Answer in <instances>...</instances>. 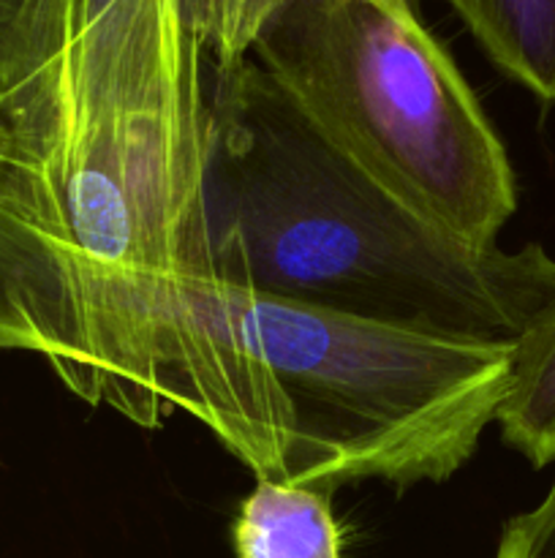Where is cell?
<instances>
[{
	"mask_svg": "<svg viewBox=\"0 0 555 558\" xmlns=\"http://www.w3.org/2000/svg\"><path fill=\"white\" fill-rule=\"evenodd\" d=\"M201 63L194 36L0 44V352L139 428L188 414L283 483L292 414L212 265Z\"/></svg>",
	"mask_w": 555,
	"mask_h": 558,
	"instance_id": "cell-1",
	"label": "cell"
},
{
	"mask_svg": "<svg viewBox=\"0 0 555 558\" xmlns=\"http://www.w3.org/2000/svg\"><path fill=\"white\" fill-rule=\"evenodd\" d=\"M205 207L229 289L381 325L515 343L555 294V259L460 243L321 140L254 58L207 82Z\"/></svg>",
	"mask_w": 555,
	"mask_h": 558,
	"instance_id": "cell-2",
	"label": "cell"
},
{
	"mask_svg": "<svg viewBox=\"0 0 555 558\" xmlns=\"http://www.w3.org/2000/svg\"><path fill=\"white\" fill-rule=\"evenodd\" d=\"M250 54L326 145L414 216L495 245L517 210L509 156L408 0H292Z\"/></svg>",
	"mask_w": 555,
	"mask_h": 558,
	"instance_id": "cell-3",
	"label": "cell"
},
{
	"mask_svg": "<svg viewBox=\"0 0 555 558\" xmlns=\"http://www.w3.org/2000/svg\"><path fill=\"white\" fill-rule=\"evenodd\" d=\"M223 287V283H221ZM229 322L292 414L283 483H446L495 423L511 343L468 341L223 287Z\"/></svg>",
	"mask_w": 555,
	"mask_h": 558,
	"instance_id": "cell-4",
	"label": "cell"
},
{
	"mask_svg": "<svg viewBox=\"0 0 555 558\" xmlns=\"http://www.w3.org/2000/svg\"><path fill=\"white\" fill-rule=\"evenodd\" d=\"M332 496L305 485L256 480L232 523L237 558H343Z\"/></svg>",
	"mask_w": 555,
	"mask_h": 558,
	"instance_id": "cell-5",
	"label": "cell"
},
{
	"mask_svg": "<svg viewBox=\"0 0 555 558\" xmlns=\"http://www.w3.org/2000/svg\"><path fill=\"white\" fill-rule=\"evenodd\" d=\"M495 423L533 469L555 463V294L511 343L509 387Z\"/></svg>",
	"mask_w": 555,
	"mask_h": 558,
	"instance_id": "cell-6",
	"label": "cell"
},
{
	"mask_svg": "<svg viewBox=\"0 0 555 558\" xmlns=\"http://www.w3.org/2000/svg\"><path fill=\"white\" fill-rule=\"evenodd\" d=\"M501 71L555 101V0H444Z\"/></svg>",
	"mask_w": 555,
	"mask_h": 558,
	"instance_id": "cell-7",
	"label": "cell"
},
{
	"mask_svg": "<svg viewBox=\"0 0 555 558\" xmlns=\"http://www.w3.org/2000/svg\"><path fill=\"white\" fill-rule=\"evenodd\" d=\"M292 0H180L185 22L212 65L248 58L267 22Z\"/></svg>",
	"mask_w": 555,
	"mask_h": 558,
	"instance_id": "cell-8",
	"label": "cell"
},
{
	"mask_svg": "<svg viewBox=\"0 0 555 558\" xmlns=\"http://www.w3.org/2000/svg\"><path fill=\"white\" fill-rule=\"evenodd\" d=\"M493 558H555V480L539 505L504 523Z\"/></svg>",
	"mask_w": 555,
	"mask_h": 558,
	"instance_id": "cell-9",
	"label": "cell"
}]
</instances>
